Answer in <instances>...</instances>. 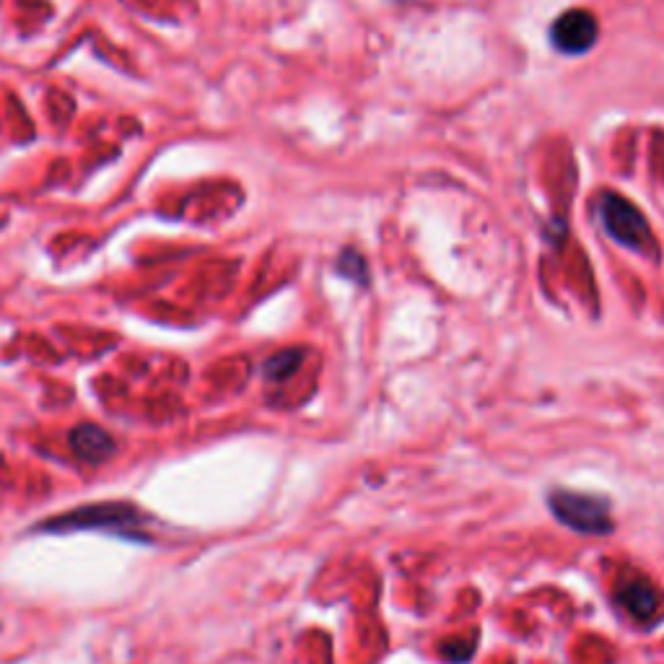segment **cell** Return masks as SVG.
Wrapping results in <instances>:
<instances>
[{"instance_id": "obj_3", "label": "cell", "mask_w": 664, "mask_h": 664, "mask_svg": "<svg viewBox=\"0 0 664 664\" xmlns=\"http://www.w3.org/2000/svg\"><path fill=\"white\" fill-rule=\"evenodd\" d=\"M600 216L607 234H610L615 242L623 244V247L639 249V252L649 249V244H652V229L646 224L644 213L633 203H628L623 195L607 192L600 203Z\"/></svg>"}, {"instance_id": "obj_1", "label": "cell", "mask_w": 664, "mask_h": 664, "mask_svg": "<svg viewBox=\"0 0 664 664\" xmlns=\"http://www.w3.org/2000/svg\"><path fill=\"white\" fill-rule=\"evenodd\" d=\"M146 522L141 511L130 504H96V506H83V509L68 511L63 517H55L45 522L39 530L45 532H76V530H107V532H120L133 540H143V532L138 530Z\"/></svg>"}, {"instance_id": "obj_9", "label": "cell", "mask_w": 664, "mask_h": 664, "mask_svg": "<svg viewBox=\"0 0 664 664\" xmlns=\"http://www.w3.org/2000/svg\"><path fill=\"white\" fill-rule=\"evenodd\" d=\"M470 654H473V646H467L465 641H460V649H454L452 644L444 646V657L454 664H462L465 659H470Z\"/></svg>"}, {"instance_id": "obj_2", "label": "cell", "mask_w": 664, "mask_h": 664, "mask_svg": "<svg viewBox=\"0 0 664 664\" xmlns=\"http://www.w3.org/2000/svg\"><path fill=\"white\" fill-rule=\"evenodd\" d=\"M548 509L553 517L579 532V535H607L613 532V519H610V504L600 496L576 491H553L548 496Z\"/></svg>"}, {"instance_id": "obj_4", "label": "cell", "mask_w": 664, "mask_h": 664, "mask_svg": "<svg viewBox=\"0 0 664 664\" xmlns=\"http://www.w3.org/2000/svg\"><path fill=\"white\" fill-rule=\"evenodd\" d=\"M597 32H600V26H597L594 13L584 11V8H574V11H566L558 16L553 29H550V39L566 55H581V52H587L597 42Z\"/></svg>"}, {"instance_id": "obj_7", "label": "cell", "mask_w": 664, "mask_h": 664, "mask_svg": "<svg viewBox=\"0 0 664 664\" xmlns=\"http://www.w3.org/2000/svg\"><path fill=\"white\" fill-rule=\"evenodd\" d=\"M299 364H301L299 351H281L275 353L268 364H265V374H268L270 379H275V382H281V379L291 377V374L299 369Z\"/></svg>"}, {"instance_id": "obj_8", "label": "cell", "mask_w": 664, "mask_h": 664, "mask_svg": "<svg viewBox=\"0 0 664 664\" xmlns=\"http://www.w3.org/2000/svg\"><path fill=\"white\" fill-rule=\"evenodd\" d=\"M340 273L345 278H351L356 283H369V270H366V260L353 249H345L343 255H340Z\"/></svg>"}, {"instance_id": "obj_6", "label": "cell", "mask_w": 664, "mask_h": 664, "mask_svg": "<svg viewBox=\"0 0 664 664\" xmlns=\"http://www.w3.org/2000/svg\"><path fill=\"white\" fill-rule=\"evenodd\" d=\"M68 444H71L76 457H81L83 462H91V465H99V462L115 457L117 452V441L112 439V434L94 426V423H81V426L73 428Z\"/></svg>"}, {"instance_id": "obj_5", "label": "cell", "mask_w": 664, "mask_h": 664, "mask_svg": "<svg viewBox=\"0 0 664 664\" xmlns=\"http://www.w3.org/2000/svg\"><path fill=\"white\" fill-rule=\"evenodd\" d=\"M615 600L631 618L644 620V623L657 618L659 607H662V594L644 576H631V579L620 581L615 587Z\"/></svg>"}]
</instances>
